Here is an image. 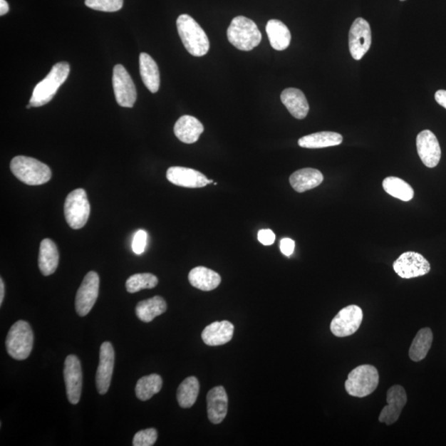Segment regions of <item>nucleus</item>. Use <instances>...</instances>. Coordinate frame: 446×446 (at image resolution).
<instances>
[{"label": "nucleus", "mask_w": 446, "mask_h": 446, "mask_svg": "<svg viewBox=\"0 0 446 446\" xmlns=\"http://www.w3.org/2000/svg\"><path fill=\"white\" fill-rule=\"evenodd\" d=\"M199 382L194 376L188 377L180 383L177 391V400L180 406L190 408L194 405L199 396Z\"/></svg>", "instance_id": "c756f323"}, {"label": "nucleus", "mask_w": 446, "mask_h": 446, "mask_svg": "<svg viewBox=\"0 0 446 446\" xmlns=\"http://www.w3.org/2000/svg\"><path fill=\"white\" fill-rule=\"evenodd\" d=\"M158 279L152 274L142 273L133 274L126 282L128 293L134 294L142 289H150L157 287Z\"/></svg>", "instance_id": "473e14b6"}, {"label": "nucleus", "mask_w": 446, "mask_h": 446, "mask_svg": "<svg viewBox=\"0 0 446 446\" xmlns=\"http://www.w3.org/2000/svg\"><path fill=\"white\" fill-rule=\"evenodd\" d=\"M394 271L403 279L423 276L430 271L429 261L421 254L408 251L402 254L393 263Z\"/></svg>", "instance_id": "9b49d317"}, {"label": "nucleus", "mask_w": 446, "mask_h": 446, "mask_svg": "<svg viewBox=\"0 0 446 446\" xmlns=\"http://www.w3.org/2000/svg\"><path fill=\"white\" fill-rule=\"evenodd\" d=\"M435 100L446 110V90H440L435 95Z\"/></svg>", "instance_id": "58836bf2"}, {"label": "nucleus", "mask_w": 446, "mask_h": 446, "mask_svg": "<svg viewBox=\"0 0 446 446\" xmlns=\"http://www.w3.org/2000/svg\"><path fill=\"white\" fill-rule=\"evenodd\" d=\"M204 131V125L199 119L190 115L180 118L174 128L176 138L186 144H193L198 141Z\"/></svg>", "instance_id": "aec40b11"}, {"label": "nucleus", "mask_w": 446, "mask_h": 446, "mask_svg": "<svg viewBox=\"0 0 446 446\" xmlns=\"http://www.w3.org/2000/svg\"><path fill=\"white\" fill-rule=\"evenodd\" d=\"M70 74V65L67 62H59L51 68L45 79L34 88L30 105L41 107L53 100L57 90L64 84Z\"/></svg>", "instance_id": "f03ea898"}, {"label": "nucleus", "mask_w": 446, "mask_h": 446, "mask_svg": "<svg viewBox=\"0 0 446 446\" xmlns=\"http://www.w3.org/2000/svg\"><path fill=\"white\" fill-rule=\"evenodd\" d=\"M228 410V397L225 388L217 386L207 393V411L209 421L219 424L225 419Z\"/></svg>", "instance_id": "a211bd4d"}, {"label": "nucleus", "mask_w": 446, "mask_h": 446, "mask_svg": "<svg viewBox=\"0 0 446 446\" xmlns=\"http://www.w3.org/2000/svg\"><path fill=\"white\" fill-rule=\"evenodd\" d=\"M371 41L370 24L364 19H356L349 33V48L352 57L356 61L362 59L370 50Z\"/></svg>", "instance_id": "f8f14e48"}, {"label": "nucleus", "mask_w": 446, "mask_h": 446, "mask_svg": "<svg viewBox=\"0 0 446 446\" xmlns=\"http://www.w3.org/2000/svg\"><path fill=\"white\" fill-rule=\"evenodd\" d=\"M9 6L6 0H0V15L4 16L9 12Z\"/></svg>", "instance_id": "ea45409f"}, {"label": "nucleus", "mask_w": 446, "mask_h": 446, "mask_svg": "<svg viewBox=\"0 0 446 446\" xmlns=\"http://www.w3.org/2000/svg\"><path fill=\"white\" fill-rule=\"evenodd\" d=\"M113 86L118 105L133 108L137 100V90L130 75L122 65L114 66Z\"/></svg>", "instance_id": "6e6552de"}, {"label": "nucleus", "mask_w": 446, "mask_h": 446, "mask_svg": "<svg viewBox=\"0 0 446 446\" xmlns=\"http://www.w3.org/2000/svg\"><path fill=\"white\" fill-rule=\"evenodd\" d=\"M343 142L341 135L333 132H320L308 135L299 140V147L318 149L338 146Z\"/></svg>", "instance_id": "a878e982"}, {"label": "nucleus", "mask_w": 446, "mask_h": 446, "mask_svg": "<svg viewBox=\"0 0 446 446\" xmlns=\"http://www.w3.org/2000/svg\"><path fill=\"white\" fill-rule=\"evenodd\" d=\"M64 214L72 229L79 230L85 226L90 214V204L85 190H75L66 197Z\"/></svg>", "instance_id": "0eeeda50"}, {"label": "nucleus", "mask_w": 446, "mask_h": 446, "mask_svg": "<svg viewBox=\"0 0 446 446\" xmlns=\"http://www.w3.org/2000/svg\"><path fill=\"white\" fill-rule=\"evenodd\" d=\"M34 336L27 321L20 320L9 329L5 346L8 354L14 360L27 359L32 352Z\"/></svg>", "instance_id": "39448f33"}, {"label": "nucleus", "mask_w": 446, "mask_h": 446, "mask_svg": "<svg viewBox=\"0 0 446 446\" xmlns=\"http://www.w3.org/2000/svg\"><path fill=\"white\" fill-rule=\"evenodd\" d=\"M180 38L190 54L200 57L209 53L210 43L204 30L188 14H182L176 22Z\"/></svg>", "instance_id": "f257e3e1"}, {"label": "nucleus", "mask_w": 446, "mask_h": 446, "mask_svg": "<svg viewBox=\"0 0 446 446\" xmlns=\"http://www.w3.org/2000/svg\"><path fill=\"white\" fill-rule=\"evenodd\" d=\"M227 38L237 49L250 51L261 43L262 36L251 19L237 16L227 29Z\"/></svg>", "instance_id": "20e7f679"}, {"label": "nucleus", "mask_w": 446, "mask_h": 446, "mask_svg": "<svg viewBox=\"0 0 446 446\" xmlns=\"http://www.w3.org/2000/svg\"><path fill=\"white\" fill-rule=\"evenodd\" d=\"M383 187L386 193L394 198L404 202H408L413 199L414 191L412 186L405 181L398 177H387L383 181Z\"/></svg>", "instance_id": "2f4dec72"}, {"label": "nucleus", "mask_w": 446, "mask_h": 446, "mask_svg": "<svg viewBox=\"0 0 446 446\" xmlns=\"http://www.w3.org/2000/svg\"><path fill=\"white\" fill-rule=\"evenodd\" d=\"M140 73L147 89L155 93L158 92L160 85V71L157 62L147 53H141L139 57Z\"/></svg>", "instance_id": "393cba45"}, {"label": "nucleus", "mask_w": 446, "mask_h": 446, "mask_svg": "<svg viewBox=\"0 0 446 446\" xmlns=\"http://www.w3.org/2000/svg\"><path fill=\"white\" fill-rule=\"evenodd\" d=\"M167 304L165 299L160 296L141 301L136 307V315L143 323H150L157 316L165 313Z\"/></svg>", "instance_id": "cd10ccee"}, {"label": "nucleus", "mask_w": 446, "mask_h": 446, "mask_svg": "<svg viewBox=\"0 0 446 446\" xmlns=\"http://www.w3.org/2000/svg\"><path fill=\"white\" fill-rule=\"evenodd\" d=\"M157 440V432L154 428L140 430L134 435L133 445L134 446H152Z\"/></svg>", "instance_id": "f704fd0d"}, {"label": "nucleus", "mask_w": 446, "mask_h": 446, "mask_svg": "<svg viewBox=\"0 0 446 446\" xmlns=\"http://www.w3.org/2000/svg\"><path fill=\"white\" fill-rule=\"evenodd\" d=\"M258 240L264 246H271L276 241V234L269 229H262L258 232Z\"/></svg>", "instance_id": "e433bc0d"}, {"label": "nucleus", "mask_w": 446, "mask_h": 446, "mask_svg": "<svg viewBox=\"0 0 446 446\" xmlns=\"http://www.w3.org/2000/svg\"><path fill=\"white\" fill-rule=\"evenodd\" d=\"M295 248V242L290 238H284V239L280 242V251L284 254V256H290L294 251Z\"/></svg>", "instance_id": "4c0bfd02"}, {"label": "nucleus", "mask_w": 446, "mask_h": 446, "mask_svg": "<svg viewBox=\"0 0 446 446\" xmlns=\"http://www.w3.org/2000/svg\"><path fill=\"white\" fill-rule=\"evenodd\" d=\"M266 33L269 43L274 50L284 51L289 48L291 41V33L281 21L269 20L266 25Z\"/></svg>", "instance_id": "bb28decb"}, {"label": "nucleus", "mask_w": 446, "mask_h": 446, "mask_svg": "<svg viewBox=\"0 0 446 446\" xmlns=\"http://www.w3.org/2000/svg\"><path fill=\"white\" fill-rule=\"evenodd\" d=\"M408 402L405 390L401 385H393L388 390V405L383 408L378 420L388 426L396 422Z\"/></svg>", "instance_id": "2eb2a0df"}, {"label": "nucleus", "mask_w": 446, "mask_h": 446, "mask_svg": "<svg viewBox=\"0 0 446 446\" xmlns=\"http://www.w3.org/2000/svg\"><path fill=\"white\" fill-rule=\"evenodd\" d=\"M115 353L110 342H103L100 346V363L96 373V388L98 393H107L113 377Z\"/></svg>", "instance_id": "4468645a"}, {"label": "nucleus", "mask_w": 446, "mask_h": 446, "mask_svg": "<svg viewBox=\"0 0 446 446\" xmlns=\"http://www.w3.org/2000/svg\"><path fill=\"white\" fill-rule=\"evenodd\" d=\"M234 326L230 321H215L206 326L202 333V339L210 346L225 345L232 339Z\"/></svg>", "instance_id": "6ab92c4d"}, {"label": "nucleus", "mask_w": 446, "mask_h": 446, "mask_svg": "<svg viewBox=\"0 0 446 446\" xmlns=\"http://www.w3.org/2000/svg\"><path fill=\"white\" fill-rule=\"evenodd\" d=\"M163 381L162 377L158 375H150L144 376L138 381L135 392L138 399L141 401H147L155 394L162 390Z\"/></svg>", "instance_id": "7c9ffc66"}, {"label": "nucleus", "mask_w": 446, "mask_h": 446, "mask_svg": "<svg viewBox=\"0 0 446 446\" xmlns=\"http://www.w3.org/2000/svg\"><path fill=\"white\" fill-rule=\"evenodd\" d=\"M417 148L420 159L427 167L434 168L442 157V149L435 135L430 130H424L417 138Z\"/></svg>", "instance_id": "dca6fc26"}, {"label": "nucleus", "mask_w": 446, "mask_h": 446, "mask_svg": "<svg viewBox=\"0 0 446 446\" xmlns=\"http://www.w3.org/2000/svg\"><path fill=\"white\" fill-rule=\"evenodd\" d=\"M323 180V175L318 170L305 168L295 171L290 176L289 182L295 191L304 193L319 186Z\"/></svg>", "instance_id": "4be33fe9"}, {"label": "nucleus", "mask_w": 446, "mask_h": 446, "mask_svg": "<svg viewBox=\"0 0 446 446\" xmlns=\"http://www.w3.org/2000/svg\"><path fill=\"white\" fill-rule=\"evenodd\" d=\"M100 291V276L95 271L88 273L76 297V310L78 315L85 316L95 306Z\"/></svg>", "instance_id": "9d476101"}, {"label": "nucleus", "mask_w": 446, "mask_h": 446, "mask_svg": "<svg viewBox=\"0 0 446 446\" xmlns=\"http://www.w3.org/2000/svg\"><path fill=\"white\" fill-rule=\"evenodd\" d=\"M433 334L430 328L420 330L415 336L409 349V357L413 361H421L426 358L432 347Z\"/></svg>", "instance_id": "c85d7f7f"}, {"label": "nucleus", "mask_w": 446, "mask_h": 446, "mask_svg": "<svg viewBox=\"0 0 446 446\" xmlns=\"http://www.w3.org/2000/svg\"><path fill=\"white\" fill-rule=\"evenodd\" d=\"M4 298V284L3 279H0V306H2Z\"/></svg>", "instance_id": "a19ab883"}, {"label": "nucleus", "mask_w": 446, "mask_h": 446, "mask_svg": "<svg viewBox=\"0 0 446 446\" xmlns=\"http://www.w3.org/2000/svg\"><path fill=\"white\" fill-rule=\"evenodd\" d=\"M85 5L102 12H117L123 6V0H85Z\"/></svg>", "instance_id": "72a5a7b5"}, {"label": "nucleus", "mask_w": 446, "mask_h": 446, "mask_svg": "<svg viewBox=\"0 0 446 446\" xmlns=\"http://www.w3.org/2000/svg\"><path fill=\"white\" fill-rule=\"evenodd\" d=\"M10 170L15 177L28 185H44L51 179V170L48 165L24 155L13 158Z\"/></svg>", "instance_id": "7ed1b4c3"}, {"label": "nucleus", "mask_w": 446, "mask_h": 446, "mask_svg": "<svg viewBox=\"0 0 446 446\" xmlns=\"http://www.w3.org/2000/svg\"><path fill=\"white\" fill-rule=\"evenodd\" d=\"M66 395L69 402L76 405L81 400L83 373L79 358L74 355L66 357L64 366Z\"/></svg>", "instance_id": "ddd939ff"}, {"label": "nucleus", "mask_w": 446, "mask_h": 446, "mask_svg": "<svg viewBox=\"0 0 446 446\" xmlns=\"http://www.w3.org/2000/svg\"><path fill=\"white\" fill-rule=\"evenodd\" d=\"M280 98L293 117L297 119H304L307 117L309 105L302 91L295 88H289L282 92Z\"/></svg>", "instance_id": "412c9836"}, {"label": "nucleus", "mask_w": 446, "mask_h": 446, "mask_svg": "<svg viewBox=\"0 0 446 446\" xmlns=\"http://www.w3.org/2000/svg\"><path fill=\"white\" fill-rule=\"evenodd\" d=\"M380 376L375 366L363 365L356 368L348 375L345 388L350 395L365 398L375 391L378 385Z\"/></svg>", "instance_id": "423d86ee"}, {"label": "nucleus", "mask_w": 446, "mask_h": 446, "mask_svg": "<svg viewBox=\"0 0 446 446\" xmlns=\"http://www.w3.org/2000/svg\"><path fill=\"white\" fill-rule=\"evenodd\" d=\"M167 177L170 182L175 185L190 189L203 188L214 182L212 180H207L206 176L198 170L180 167L169 168Z\"/></svg>", "instance_id": "f3484780"}, {"label": "nucleus", "mask_w": 446, "mask_h": 446, "mask_svg": "<svg viewBox=\"0 0 446 446\" xmlns=\"http://www.w3.org/2000/svg\"><path fill=\"white\" fill-rule=\"evenodd\" d=\"M401 1H405V0H401Z\"/></svg>", "instance_id": "79ce46f5"}, {"label": "nucleus", "mask_w": 446, "mask_h": 446, "mask_svg": "<svg viewBox=\"0 0 446 446\" xmlns=\"http://www.w3.org/2000/svg\"><path fill=\"white\" fill-rule=\"evenodd\" d=\"M58 264L59 252L54 242L48 238L41 241L38 256V266L41 273L44 276H51L56 271Z\"/></svg>", "instance_id": "5701e85b"}, {"label": "nucleus", "mask_w": 446, "mask_h": 446, "mask_svg": "<svg viewBox=\"0 0 446 446\" xmlns=\"http://www.w3.org/2000/svg\"><path fill=\"white\" fill-rule=\"evenodd\" d=\"M189 281L192 286L202 291H212L219 286L221 276L210 269L198 266L190 272Z\"/></svg>", "instance_id": "b1692460"}, {"label": "nucleus", "mask_w": 446, "mask_h": 446, "mask_svg": "<svg viewBox=\"0 0 446 446\" xmlns=\"http://www.w3.org/2000/svg\"><path fill=\"white\" fill-rule=\"evenodd\" d=\"M362 321V309L356 305L347 306L331 321V333L337 337L353 335L359 330Z\"/></svg>", "instance_id": "1a4fd4ad"}, {"label": "nucleus", "mask_w": 446, "mask_h": 446, "mask_svg": "<svg viewBox=\"0 0 446 446\" xmlns=\"http://www.w3.org/2000/svg\"><path fill=\"white\" fill-rule=\"evenodd\" d=\"M147 242V233L144 230H139L135 234L133 241V250L137 255H141L146 248Z\"/></svg>", "instance_id": "c9c22d12"}]
</instances>
